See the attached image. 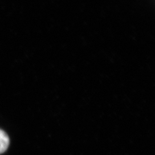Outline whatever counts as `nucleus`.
Wrapping results in <instances>:
<instances>
[{
    "label": "nucleus",
    "instance_id": "f257e3e1",
    "mask_svg": "<svg viewBox=\"0 0 155 155\" xmlns=\"http://www.w3.org/2000/svg\"><path fill=\"white\" fill-rule=\"evenodd\" d=\"M10 144V140L7 134L0 129V154L5 152Z\"/></svg>",
    "mask_w": 155,
    "mask_h": 155
}]
</instances>
